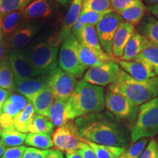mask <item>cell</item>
Segmentation results:
<instances>
[{"instance_id": "ee69618b", "label": "cell", "mask_w": 158, "mask_h": 158, "mask_svg": "<svg viewBox=\"0 0 158 158\" xmlns=\"http://www.w3.org/2000/svg\"><path fill=\"white\" fill-rule=\"evenodd\" d=\"M14 127V118L7 114L1 113L0 116V129L5 130Z\"/></svg>"}, {"instance_id": "681fc988", "label": "cell", "mask_w": 158, "mask_h": 158, "mask_svg": "<svg viewBox=\"0 0 158 158\" xmlns=\"http://www.w3.org/2000/svg\"><path fill=\"white\" fill-rule=\"evenodd\" d=\"M65 157H66V158H82L78 150L73 152H66Z\"/></svg>"}, {"instance_id": "7402d4cb", "label": "cell", "mask_w": 158, "mask_h": 158, "mask_svg": "<svg viewBox=\"0 0 158 158\" xmlns=\"http://www.w3.org/2000/svg\"><path fill=\"white\" fill-rule=\"evenodd\" d=\"M55 100V97L48 84L41 89L30 102L33 105L35 113L48 116L49 108Z\"/></svg>"}, {"instance_id": "8992f818", "label": "cell", "mask_w": 158, "mask_h": 158, "mask_svg": "<svg viewBox=\"0 0 158 158\" xmlns=\"http://www.w3.org/2000/svg\"><path fill=\"white\" fill-rule=\"evenodd\" d=\"M78 45V38L72 34L62 43L58 56L59 68L76 78L84 76L87 70L79 59Z\"/></svg>"}, {"instance_id": "44dd1931", "label": "cell", "mask_w": 158, "mask_h": 158, "mask_svg": "<svg viewBox=\"0 0 158 158\" xmlns=\"http://www.w3.org/2000/svg\"><path fill=\"white\" fill-rule=\"evenodd\" d=\"M51 122L56 127H61L70 121L68 108V99L56 98L49 108L48 116Z\"/></svg>"}, {"instance_id": "e575fe53", "label": "cell", "mask_w": 158, "mask_h": 158, "mask_svg": "<svg viewBox=\"0 0 158 158\" xmlns=\"http://www.w3.org/2000/svg\"><path fill=\"white\" fill-rule=\"evenodd\" d=\"M81 10L96 13L114 12L110 6V0H83Z\"/></svg>"}, {"instance_id": "cb8c5ba5", "label": "cell", "mask_w": 158, "mask_h": 158, "mask_svg": "<svg viewBox=\"0 0 158 158\" xmlns=\"http://www.w3.org/2000/svg\"><path fill=\"white\" fill-rule=\"evenodd\" d=\"M138 31L151 43L158 45V19L152 15H144L138 24Z\"/></svg>"}, {"instance_id": "7a4b0ae2", "label": "cell", "mask_w": 158, "mask_h": 158, "mask_svg": "<svg viewBox=\"0 0 158 158\" xmlns=\"http://www.w3.org/2000/svg\"><path fill=\"white\" fill-rule=\"evenodd\" d=\"M68 108L70 120L102 111L105 108L104 88L80 81L68 99Z\"/></svg>"}, {"instance_id": "e0dca14e", "label": "cell", "mask_w": 158, "mask_h": 158, "mask_svg": "<svg viewBox=\"0 0 158 158\" xmlns=\"http://www.w3.org/2000/svg\"><path fill=\"white\" fill-rule=\"evenodd\" d=\"M135 31L133 25L124 21L119 25L114 35L112 44V56L116 59L119 60L121 59L124 48Z\"/></svg>"}, {"instance_id": "d4e9b609", "label": "cell", "mask_w": 158, "mask_h": 158, "mask_svg": "<svg viewBox=\"0 0 158 158\" xmlns=\"http://www.w3.org/2000/svg\"><path fill=\"white\" fill-rule=\"evenodd\" d=\"M27 103V99L19 94L10 93L4 104L1 113H4L15 118L21 110L24 109Z\"/></svg>"}, {"instance_id": "816d5d0a", "label": "cell", "mask_w": 158, "mask_h": 158, "mask_svg": "<svg viewBox=\"0 0 158 158\" xmlns=\"http://www.w3.org/2000/svg\"><path fill=\"white\" fill-rule=\"evenodd\" d=\"M55 1H56L57 2L62 5V6H66L68 5L69 2H71L72 0H55Z\"/></svg>"}, {"instance_id": "60d3db41", "label": "cell", "mask_w": 158, "mask_h": 158, "mask_svg": "<svg viewBox=\"0 0 158 158\" xmlns=\"http://www.w3.org/2000/svg\"><path fill=\"white\" fill-rule=\"evenodd\" d=\"M48 152V149H39L36 148L27 147L22 158H46Z\"/></svg>"}, {"instance_id": "9a60e30c", "label": "cell", "mask_w": 158, "mask_h": 158, "mask_svg": "<svg viewBox=\"0 0 158 158\" xmlns=\"http://www.w3.org/2000/svg\"><path fill=\"white\" fill-rule=\"evenodd\" d=\"M48 78L49 75H42L35 78L15 81L14 91L23 95L30 102L40 91L48 84Z\"/></svg>"}, {"instance_id": "3957f363", "label": "cell", "mask_w": 158, "mask_h": 158, "mask_svg": "<svg viewBox=\"0 0 158 158\" xmlns=\"http://www.w3.org/2000/svg\"><path fill=\"white\" fill-rule=\"evenodd\" d=\"M108 89L122 94L139 107L158 97V76L136 80L122 70L116 81L109 85Z\"/></svg>"}, {"instance_id": "7bdbcfd3", "label": "cell", "mask_w": 158, "mask_h": 158, "mask_svg": "<svg viewBox=\"0 0 158 158\" xmlns=\"http://www.w3.org/2000/svg\"><path fill=\"white\" fill-rule=\"evenodd\" d=\"M78 151L82 158H97L92 148L87 143V140L81 145Z\"/></svg>"}, {"instance_id": "484cf974", "label": "cell", "mask_w": 158, "mask_h": 158, "mask_svg": "<svg viewBox=\"0 0 158 158\" xmlns=\"http://www.w3.org/2000/svg\"><path fill=\"white\" fill-rule=\"evenodd\" d=\"M78 56L81 64L86 68L98 66L104 64L105 62H108L81 42H79L78 45Z\"/></svg>"}, {"instance_id": "74e56055", "label": "cell", "mask_w": 158, "mask_h": 158, "mask_svg": "<svg viewBox=\"0 0 158 158\" xmlns=\"http://www.w3.org/2000/svg\"><path fill=\"white\" fill-rule=\"evenodd\" d=\"M110 13H111V12L96 13V12L81 10L77 21H78V22L83 26L92 25L95 27L97 23H98L105 15Z\"/></svg>"}, {"instance_id": "6da1fadb", "label": "cell", "mask_w": 158, "mask_h": 158, "mask_svg": "<svg viewBox=\"0 0 158 158\" xmlns=\"http://www.w3.org/2000/svg\"><path fill=\"white\" fill-rule=\"evenodd\" d=\"M75 122L83 137L91 142L126 149L132 144L129 125L108 110L81 116Z\"/></svg>"}, {"instance_id": "bcb514c9", "label": "cell", "mask_w": 158, "mask_h": 158, "mask_svg": "<svg viewBox=\"0 0 158 158\" xmlns=\"http://www.w3.org/2000/svg\"><path fill=\"white\" fill-rule=\"evenodd\" d=\"M46 158H64L62 152L58 149H51L49 150Z\"/></svg>"}, {"instance_id": "ab89813d", "label": "cell", "mask_w": 158, "mask_h": 158, "mask_svg": "<svg viewBox=\"0 0 158 158\" xmlns=\"http://www.w3.org/2000/svg\"><path fill=\"white\" fill-rule=\"evenodd\" d=\"M27 147L23 146L10 147L5 150L1 158H22Z\"/></svg>"}, {"instance_id": "4fadbf2b", "label": "cell", "mask_w": 158, "mask_h": 158, "mask_svg": "<svg viewBox=\"0 0 158 158\" xmlns=\"http://www.w3.org/2000/svg\"><path fill=\"white\" fill-rule=\"evenodd\" d=\"M76 37L78 38L79 42L92 49L97 54L101 56L102 59H104L106 62H117L118 61L114 57L106 54L103 51L101 45H100L98 33H97L94 26H84V27Z\"/></svg>"}, {"instance_id": "8fae6325", "label": "cell", "mask_w": 158, "mask_h": 158, "mask_svg": "<svg viewBox=\"0 0 158 158\" xmlns=\"http://www.w3.org/2000/svg\"><path fill=\"white\" fill-rule=\"evenodd\" d=\"M77 83L76 77L60 68H57L54 72L49 74L48 86L55 99H68L73 93Z\"/></svg>"}, {"instance_id": "5b68a950", "label": "cell", "mask_w": 158, "mask_h": 158, "mask_svg": "<svg viewBox=\"0 0 158 158\" xmlns=\"http://www.w3.org/2000/svg\"><path fill=\"white\" fill-rule=\"evenodd\" d=\"M26 52L39 76L51 74L58 68V46L41 42Z\"/></svg>"}, {"instance_id": "11a10c76", "label": "cell", "mask_w": 158, "mask_h": 158, "mask_svg": "<svg viewBox=\"0 0 158 158\" xmlns=\"http://www.w3.org/2000/svg\"><path fill=\"white\" fill-rule=\"evenodd\" d=\"M2 19H3V15H2L0 14V29L2 27Z\"/></svg>"}, {"instance_id": "7dc6e473", "label": "cell", "mask_w": 158, "mask_h": 158, "mask_svg": "<svg viewBox=\"0 0 158 158\" xmlns=\"http://www.w3.org/2000/svg\"><path fill=\"white\" fill-rule=\"evenodd\" d=\"M147 11L149 14L152 15L154 17L158 19V4L152 6H147Z\"/></svg>"}, {"instance_id": "d6a6232c", "label": "cell", "mask_w": 158, "mask_h": 158, "mask_svg": "<svg viewBox=\"0 0 158 158\" xmlns=\"http://www.w3.org/2000/svg\"><path fill=\"white\" fill-rule=\"evenodd\" d=\"M25 143L40 149H48L54 147L51 135L45 133H30L27 136Z\"/></svg>"}, {"instance_id": "f5cc1de1", "label": "cell", "mask_w": 158, "mask_h": 158, "mask_svg": "<svg viewBox=\"0 0 158 158\" xmlns=\"http://www.w3.org/2000/svg\"><path fill=\"white\" fill-rule=\"evenodd\" d=\"M5 148H6L5 146L4 145V144L2 143L1 141H0V157H2V156L3 155L4 152H5V150H6Z\"/></svg>"}, {"instance_id": "52a82bcc", "label": "cell", "mask_w": 158, "mask_h": 158, "mask_svg": "<svg viewBox=\"0 0 158 158\" xmlns=\"http://www.w3.org/2000/svg\"><path fill=\"white\" fill-rule=\"evenodd\" d=\"M105 106L116 118L126 122L130 128L135 122L139 109L126 97L108 89L105 93Z\"/></svg>"}, {"instance_id": "9f6ffc18", "label": "cell", "mask_w": 158, "mask_h": 158, "mask_svg": "<svg viewBox=\"0 0 158 158\" xmlns=\"http://www.w3.org/2000/svg\"><path fill=\"white\" fill-rule=\"evenodd\" d=\"M157 158H158V139L157 141Z\"/></svg>"}, {"instance_id": "603a6c76", "label": "cell", "mask_w": 158, "mask_h": 158, "mask_svg": "<svg viewBox=\"0 0 158 158\" xmlns=\"http://www.w3.org/2000/svg\"><path fill=\"white\" fill-rule=\"evenodd\" d=\"M147 7L141 0H136L130 7L116 12L119 14L126 22L131 23L134 27L138 25L146 15Z\"/></svg>"}, {"instance_id": "b9f144b4", "label": "cell", "mask_w": 158, "mask_h": 158, "mask_svg": "<svg viewBox=\"0 0 158 158\" xmlns=\"http://www.w3.org/2000/svg\"><path fill=\"white\" fill-rule=\"evenodd\" d=\"M135 1L136 0H110V6L114 12H118L130 7Z\"/></svg>"}, {"instance_id": "30bf717a", "label": "cell", "mask_w": 158, "mask_h": 158, "mask_svg": "<svg viewBox=\"0 0 158 158\" xmlns=\"http://www.w3.org/2000/svg\"><path fill=\"white\" fill-rule=\"evenodd\" d=\"M123 21L124 19L118 13L111 12L105 15L95 26L100 45L105 52L110 56H112V44L114 35Z\"/></svg>"}, {"instance_id": "f1b7e54d", "label": "cell", "mask_w": 158, "mask_h": 158, "mask_svg": "<svg viewBox=\"0 0 158 158\" xmlns=\"http://www.w3.org/2000/svg\"><path fill=\"white\" fill-rule=\"evenodd\" d=\"M23 19L24 18L23 10L12 12L4 15L1 27L3 34L6 35L13 34L17 29L19 28V26Z\"/></svg>"}, {"instance_id": "ffe728a7", "label": "cell", "mask_w": 158, "mask_h": 158, "mask_svg": "<svg viewBox=\"0 0 158 158\" xmlns=\"http://www.w3.org/2000/svg\"><path fill=\"white\" fill-rule=\"evenodd\" d=\"M149 43V41L145 37L135 30L126 45L123 54L119 60H133L141 54Z\"/></svg>"}, {"instance_id": "db71d44e", "label": "cell", "mask_w": 158, "mask_h": 158, "mask_svg": "<svg viewBox=\"0 0 158 158\" xmlns=\"http://www.w3.org/2000/svg\"><path fill=\"white\" fill-rule=\"evenodd\" d=\"M3 36H4V34H3L2 31V29H0V42H2V41Z\"/></svg>"}, {"instance_id": "8d00e7d4", "label": "cell", "mask_w": 158, "mask_h": 158, "mask_svg": "<svg viewBox=\"0 0 158 158\" xmlns=\"http://www.w3.org/2000/svg\"><path fill=\"white\" fill-rule=\"evenodd\" d=\"M149 138H144L132 143L118 158H138L149 143Z\"/></svg>"}, {"instance_id": "f907efd6", "label": "cell", "mask_w": 158, "mask_h": 158, "mask_svg": "<svg viewBox=\"0 0 158 158\" xmlns=\"http://www.w3.org/2000/svg\"><path fill=\"white\" fill-rule=\"evenodd\" d=\"M141 1L147 3L148 6H152L158 4V0H141Z\"/></svg>"}, {"instance_id": "83f0119b", "label": "cell", "mask_w": 158, "mask_h": 158, "mask_svg": "<svg viewBox=\"0 0 158 158\" xmlns=\"http://www.w3.org/2000/svg\"><path fill=\"white\" fill-rule=\"evenodd\" d=\"M35 108L31 102H28L24 109L14 118V127L21 133H27L29 132L33 116L35 115Z\"/></svg>"}, {"instance_id": "4dcf8cb0", "label": "cell", "mask_w": 158, "mask_h": 158, "mask_svg": "<svg viewBox=\"0 0 158 158\" xmlns=\"http://www.w3.org/2000/svg\"><path fill=\"white\" fill-rule=\"evenodd\" d=\"M54 124L47 116L36 114L33 116L29 131L31 133H45L51 135L54 133Z\"/></svg>"}, {"instance_id": "4316f807", "label": "cell", "mask_w": 158, "mask_h": 158, "mask_svg": "<svg viewBox=\"0 0 158 158\" xmlns=\"http://www.w3.org/2000/svg\"><path fill=\"white\" fill-rule=\"evenodd\" d=\"M15 78L11 69L8 57H4L0 61V87L8 91H14Z\"/></svg>"}, {"instance_id": "5bb4252c", "label": "cell", "mask_w": 158, "mask_h": 158, "mask_svg": "<svg viewBox=\"0 0 158 158\" xmlns=\"http://www.w3.org/2000/svg\"><path fill=\"white\" fill-rule=\"evenodd\" d=\"M117 62L122 70L136 80H147L157 76L152 68L142 59H135L131 61L118 60Z\"/></svg>"}, {"instance_id": "2e32d148", "label": "cell", "mask_w": 158, "mask_h": 158, "mask_svg": "<svg viewBox=\"0 0 158 158\" xmlns=\"http://www.w3.org/2000/svg\"><path fill=\"white\" fill-rule=\"evenodd\" d=\"M83 0H72L70 7L63 20V23L59 33L56 40L57 45L63 43L72 35L73 27L78 20L82 10Z\"/></svg>"}, {"instance_id": "f35d334b", "label": "cell", "mask_w": 158, "mask_h": 158, "mask_svg": "<svg viewBox=\"0 0 158 158\" xmlns=\"http://www.w3.org/2000/svg\"><path fill=\"white\" fill-rule=\"evenodd\" d=\"M138 158H157V141L155 138L150 139Z\"/></svg>"}, {"instance_id": "1f68e13d", "label": "cell", "mask_w": 158, "mask_h": 158, "mask_svg": "<svg viewBox=\"0 0 158 158\" xmlns=\"http://www.w3.org/2000/svg\"><path fill=\"white\" fill-rule=\"evenodd\" d=\"M87 143L92 148L97 158H118L126 149V148L98 144L88 140Z\"/></svg>"}, {"instance_id": "d6986e66", "label": "cell", "mask_w": 158, "mask_h": 158, "mask_svg": "<svg viewBox=\"0 0 158 158\" xmlns=\"http://www.w3.org/2000/svg\"><path fill=\"white\" fill-rule=\"evenodd\" d=\"M52 13L51 0H32L23 9L24 19H46Z\"/></svg>"}, {"instance_id": "ac0fdd59", "label": "cell", "mask_w": 158, "mask_h": 158, "mask_svg": "<svg viewBox=\"0 0 158 158\" xmlns=\"http://www.w3.org/2000/svg\"><path fill=\"white\" fill-rule=\"evenodd\" d=\"M38 28L35 25H27L17 29L7 40V47L13 50H19L24 48L30 43L37 33Z\"/></svg>"}, {"instance_id": "ba28073f", "label": "cell", "mask_w": 158, "mask_h": 158, "mask_svg": "<svg viewBox=\"0 0 158 158\" xmlns=\"http://www.w3.org/2000/svg\"><path fill=\"white\" fill-rule=\"evenodd\" d=\"M86 141L73 120H70L64 125L59 127L52 133V141L55 149L65 152L78 150L81 145Z\"/></svg>"}, {"instance_id": "7c38bea8", "label": "cell", "mask_w": 158, "mask_h": 158, "mask_svg": "<svg viewBox=\"0 0 158 158\" xmlns=\"http://www.w3.org/2000/svg\"><path fill=\"white\" fill-rule=\"evenodd\" d=\"M8 59L14 75L15 81L39 76V74L31 65L26 51H12L9 54Z\"/></svg>"}, {"instance_id": "c3c4849f", "label": "cell", "mask_w": 158, "mask_h": 158, "mask_svg": "<svg viewBox=\"0 0 158 158\" xmlns=\"http://www.w3.org/2000/svg\"><path fill=\"white\" fill-rule=\"evenodd\" d=\"M7 43H4L2 41L0 42V59H3L7 51Z\"/></svg>"}, {"instance_id": "f6af8a7d", "label": "cell", "mask_w": 158, "mask_h": 158, "mask_svg": "<svg viewBox=\"0 0 158 158\" xmlns=\"http://www.w3.org/2000/svg\"><path fill=\"white\" fill-rule=\"evenodd\" d=\"M10 93V91L0 87V111H2L4 104H5L6 100H7V98H9Z\"/></svg>"}, {"instance_id": "6f0895ef", "label": "cell", "mask_w": 158, "mask_h": 158, "mask_svg": "<svg viewBox=\"0 0 158 158\" xmlns=\"http://www.w3.org/2000/svg\"><path fill=\"white\" fill-rule=\"evenodd\" d=\"M1 133H2V130L0 129V136H1Z\"/></svg>"}, {"instance_id": "836d02e7", "label": "cell", "mask_w": 158, "mask_h": 158, "mask_svg": "<svg viewBox=\"0 0 158 158\" xmlns=\"http://www.w3.org/2000/svg\"><path fill=\"white\" fill-rule=\"evenodd\" d=\"M135 59H140L147 62L158 76V45L149 42L143 51Z\"/></svg>"}, {"instance_id": "277c9868", "label": "cell", "mask_w": 158, "mask_h": 158, "mask_svg": "<svg viewBox=\"0 0 158 158\" xmlns=\"http://www.w3.org/2000/svg\"><path fill=\"white\" fill-rule=\"evenodd\" d=\"M158 134V97L139 106L136 119L130 127L132 143Z\"/></svg>"}, {"instance_id": "f546056e", "label": "cell", "mask_w": 158, "mask_h": 158, "mask_svg": "<svg viewBox=\"0 0 158 158\" xmlns=\"http://www.w3.org/2000/svg\"><path fill=\"white\" fill-rule=\"evenodd\" d=\"M27 136V133H21L15 129V127H13L7 128V129L2 130L0 141L5 147H19V146L22 145L23 142H25Z\"/></svg>"}, {"instance_id": "9c48e42d", "label": "cell", "mask_w": 158, "mask_h": 158, "mask_svg": "<svg viewBox=\"0 0 158 158\" xmlns=\"http://www.w3.org/2000/svg\"><path fill=\"white\" fill-rule=\"evenodd\" d=\"M122 69L117 62H108L89 68L86 71L82 81L99 86H109L117 79Z\"/></svg>"}, {"instance_id": "d590c367", "label": "cell", "mask_w": 158, "mask_h": 158, "mask_svg": "<svg viewBox=\"0 0 158 158\" xmlns=\"http://www.w3.org/2000/svg\"><path fill=\"white\" fill-rule=\"evenodd\" d=\"M32 0H0V14L5 15L12 12L21 10Z\"/></svg>"}, {"instance_id": "680465c9", "label": "cell", "mask_w": 158, "mask_h": 158, "mask_svg": "<svg viewBox=\"0 0 158 158\" xmlns=\"http://www.w3.org/2000/svg\"><path fill=\"white\" fill-rule=\"evenodd\" d=\"M0 116H1V111H0Z\"/></svg>"}]
</instances>
